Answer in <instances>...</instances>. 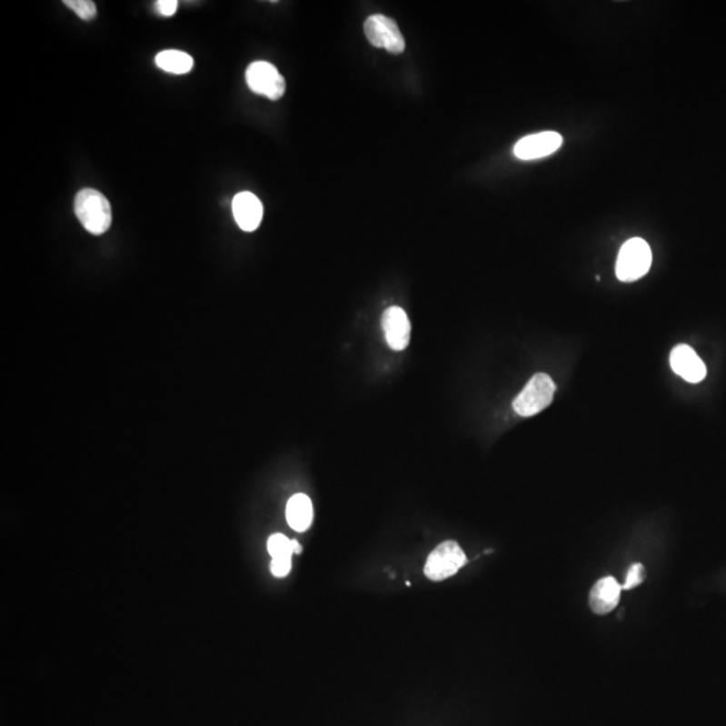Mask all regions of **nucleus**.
I'll return each instance as SVG.
<instances>
[{
  "mask_svg": "<svg viewBox=\"0 0 726 726\" xmlns=\"http://www.w3.org/2000/svg\"><path fill=\"white\" fill-rule=\"evenodd\" d=\"M64 5H65L67 8H70V10L75 11L78 18L83 19V21L91 22L96 18V5H94V2H91V0H65Z\"/></svg>",
  "mask_w": 726,
  "mask_h": 726,
  "instance_id": "nucleus-15",
  "label": "nucleus"
},
{
  "mask_svg": "<svg viewBox=\"0 0 726 726\" xmlns=\"http://www.w3.org/2000/svg\"><path fill=\"white\" fill-rule=\"evenodd\" d=\"M235 223L244 232H254L262 224L264 207L262 201L249 192L240 193L232 202Z\"/></svg>",
  "mask_w": 726,
  "mask_h": 726,
  "instance_id": "nucleus-9",
  "label": "nucleus"
},
{
  "mask_svg": "<svg viewBox=\"0 0 726 726\" xmlns=\"http://www.w3.org/2000/svg\"><path fill=\"white\" fill-rule=\"evenodd\" d=\"M554 393H556V383L553 380L545 373H537L515 398L512 408L520 416H534L551 405Z\"/></svg>",
  "mask_w": 726,
  "mask_h": 726,
  "instance_id": "nucleus-2",
  "label": "nucleus"
},
{
  "mask_svg": "<svg viewBox=\"0 0 726 726\" xmlns=\"http://www.w3.org/2000/svg\"><path fill=\"white\" fill-rule=\"evenodd\" d=\"M75 213L81 225L91 234H104L111 228V204L96 189H83L78 192L75 199Z\"/></svg>",
  "mask_w": 726,
  "mask_h": 726,
  "instance_id": "nucleus-1",
  "label": "nucleus"
},
{
  "mask_svg": "<svg viewBox=\"0 0 726 726\" xmlns=\"http://www.w3.org/2000/svg\"><path fill=\"white\" fill-rule=\"evenodd\" d=\"M386 342L394 352H403L411 341V322L401 307H389L383 315Z\"/></svg>",
  "mask_w": 726,
  "mask_h": 726,
  "instance_id": "nucleus-8",
  "label": "nucleus"
},
{
  "mask_svg": "<svg viewBox=\"0 0 726 726\" xmlns=\"http://www.w3.org/2000/svg\"><path fill=\"white\" fill-rule=\"evenodd\" d=\"M246 84L254 94L269 100L282 99L285 92V80L279 70L265 61H256L246 69Z\"/></svg>",
  "mask_w": 726,
  "mask_h": 726,
  "instance_id": "nucleus-6",
  "label": "nucleus"
},
{
  "mask_svg": "<svg viewBox=\"0 0 726 726\" xmlns=\"http://www.w3.org/2000/svg\"><path fill=\"white\" fill-rule=\"evenodd\" d=\"M651 263L652 254L649 244L641 238H631L622 246L616 263V276L622 282H635L649 272Z\"/></svg>",
  "mask_w": 726,
  "mask_h": 726,
  "instance_id": "nucleus-3",
  "label": "nucleus"
},
{
  "mask_svg": "<svg viewBox=\"0 0 726 726\" xmlns=\"http://www.w3.org/2000/svg\"><path fill=\"white\" fill-rule=\"evenodd\" d=\"M285 515H287V522L291 528L296 532H305L313 523V502L305 494L293 495L288 501Z\"/></svg>",
  "mask_w": 726,
  "mask_h": 726,
  "instance_id": "nucleus-12",
  "label": "nucleus"
},
{
  "mask_svg": "<svg viewBox=\"0 0 726 726\" xmlns=\"http://www.w3.org/2000/svg\"><path fill=\"white\" fill-rule=\"evenodd\" d=\"M291 566H293V559L291 557H279V559H272L271 562V572L274 577H282L288 576V573L291 572Z\"/></svg>",
  "mask_w": 726,
  "mask_h": 726,
  "instance_id": "nucleus-17",
  "label": "nucleus"
},
{
  "mask_svg": "<svg viewBox=\"0 0 726 726\" xmlns=\"http://www.w3.org/2000/svg\"><path fill=\"white\" fill-rule=\"evenodd\" d=\"M293 553H295V554L302 553V551H303L302 545H300V543L297 542L296 540H293Z\"/></svg>",
  "mask_w": 726,
  "mask_h": 726,
  "instance_id": "nucleus-19",
  "label": "nucleus"
},
{
  "mask_svg": "<svg viewBox=\"0 0 726 726\" xmlns=\"http://www.w3.org/2000/svg\"><path fill=\"white\" fill-rule=\"evenodd\" d=\"M467 563V557L458 542L445 541L440 543L428 557L424 574L431 582H443L455 576Z\"/></svg>",
  "mask_w": 726,
  "mask_h": 726,
  "instance_id": "nucleus-4",
  "label": "nucleus"
},
{
  "mask_svg": "<svg viewBox=\"0 0 726 726\" xmlns=\"http://www.w3.org/2000/svg\"><path fill=\"white\" fill-rule=\"evenodd\" d=\"M644 580H646V568L641 563H633L628 569L626 582L622 587H623V591L633 590V588L643 584Z\"/></svg>",
  "mask_w": 726,
  "mask_h": 726,
  "instance_id": "nucleus-16",
  "label": "nucleus"
},
{
  "mask_svg": "<svg viewBox=\"0 0 726 726\" xmlns=\"http://www.w3.org/2000/svg\"><path fill=\"white\" fill-rule=\"evenodd\" d=\"M623 591L615 577L600 579L590 592V607L596 615H608L618 607Z\"/></svg>",
  "mask_w": 726,
  "mask_h": 726,
  "instance_id": "nucleus-11",
  "label": "nucleus"
},
{
  "mask_svg": "<svg viewBox=\"0 0 726 726\" xmlns=\"http://www.w3.org/2000/svg\"><path fill=\"white\" fill-rule=\"evenodd\" d=\"M155 64L162 70L174 75H186L194 65L192 55L181 50H164L155 57Z\"/></svg>",
  "mask_w": 726,
  "mask_h": 726,
  "instance_id": "nucleus-13",
  "label": "nucleus"
},
{
  "mask_svg": "<svg viewBox=\"0 0 726 726\" xmlns=\"http://www.w3.org/2000/svg\"><path fill=\"white\" fill-rule=\"evenodd\" d=\"M268 552L272 559L293 557V540H288L284 534H272L268 540Z\"/></svg>",
  "mask_w": 726,
  "mask_h": 726,
  "instance_id": "nucleus-14",
  "label": "nucleus"
},
{
  "mask_svg": "<svg viewBox=\"0 0 726 726\" xmlns=\"http://www.w3.org/2000/svg\"><path fill=\"white\" fill-rule=\"evenodd\" d=\"M562 144V134L540 133L522 137L514 145V155L522 161H534L556 153Z\"/></svg>",
  "mask_w": 726,
  "mask_h": 726,
  "instance_id": "nucleus-7",
  "label": "nucleus"
},
{
  "mask_svg": "<svg viewBox=\"0 0 726 726\" xmlns=\"http://www.w3.org/2000/svg\"><path fill=\"white\" fill-rule=\"evenodd\" d=\"M670 364L674 373L688 383H698L706 377L705 363L688 344H680L672 350Z\"/></svg>",
  "mask_w": 726,
  "mask_h": 726,
  "instance_id": "nucleus-10",
  "label": "nucleus"
},
{
  "mask_svg": "<svg viewBox=\"0 0 726 726\" xmlns=\"http://www.w3.org/2000/svg\"><path fill=\"white\" fill-rule=\"evenodd\" d=\"M364 34L373 46L388 50L392 55H401L405 50V39L394 19L375 14L364 22Z\"/></svg>",
  "mask_w": 726,
  "mask_h": 726,
  "instance_id": "nucleus-5",
  "label": "nucleus"
},
{
  "mask_svg": "<svg viewBox=\"0 0 726 726\" xmlns=\"http://www.w3.org/2000/svg\"><path fill=\"white\" fill-rule=\"evenodd\" d=\"M155 8L161 15L171 16L178 10V2L176 0H159L156 2Z\"/></svg>",
  "mask_w": 726,
  "mask_h": 726,
  "instance_id": "nucleus-18",
  "label": "nucleus"
}]
</instances>
